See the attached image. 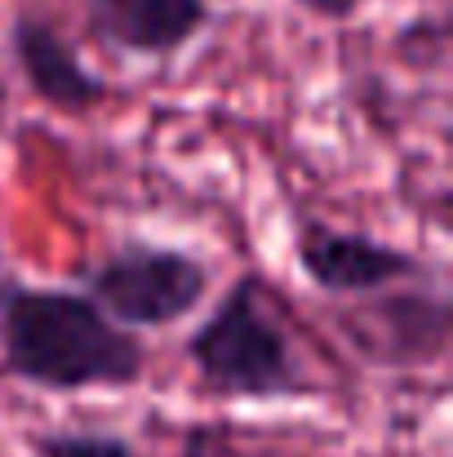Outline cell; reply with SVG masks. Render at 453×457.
I'll return each instance as SVG.
<instances>
[{"label": "cell", "mask_w": 453, "mask_h": 457, "mask_svg": "<svg viewBox=\"0 0 453 457\" xmlns=\"http://www.w3.org/2000/svg\"><path fill=\"white\" fill-rule=\"evenodd\" d=\"M187 364L200 386L222 400H298L315 386L258 276H240L196 324L187 337Z\"/></svg>", "instance_id": "7a4b0ae2"}, {"label": "cell", "mask_w": 453, "mask_h": 457, "mask_svg": "<svg viewBox=\"0 0 453 457\" xmlns=\"http://www.w3.org/2000/svg\"><path fill=\"white\" fill-rule=\"evenodd\" d=\"M36 457H138L125 436L112 431H49L31 445Z\"/></svg>", "instance_id": "ba28073f"}, {"label": "cell", "mask_w": 453, "mask_h": 457, "mask_svg": "<svg viewBox=\"0 0 453 457\" xmlns=\"http://www.w3.org/2000/svg\"><path fill=\"white\" fill-rule=\"evenodd\" d=\"M9 58H13L22 85L49 112L85 116V112H94L107 98V80L94 76L80 62L76 45L45 13H31V9L13 13V22H9Z\"/></svg>", "instance_id": "8992f818"}, {"label": "cell", "mask_w": 453, "mask_h": 457, "mask_svg": "<svg viewBox=\"0 0 453 457\" xmlns=\"http://www.w3.org/2000/svg\"><path fill=\"white\" fill-rule=\"evenodd\" d=\"M294 4H302L315 18H329V22H342V18H351L360 9V0H294Z\"/></svg>", "instance_id": "30bf717a"}, {"label": "cell", "mask_w": 453, "mask_h": 457, "mask_svg": "<svg viewBox=\"0 0 453 457\" xmlns=\"http://www.w3.org/2000/svg\"><path fill=\"white\" fill-rule=\"evenodd\" d=\"M4 369L54 395L121 391L147 373V346L89 294L9 285L0 298Z\"/></svg>", "instance_id": "6da1fadb"}, {"label": "cell", "mask_w": 453, "mask_h": 457, "mask_svg": "<svg viewBox=\"0 0 453 457\" xmlns=\"http://www.w3.org/2000/svg\"><path fill=\"white\" fill-rule=\"evenodd\" d=\"M85 294L125 328H164L187 320L209 294V267L173 245H125L85 271Z\"/></svg>", "instance_id": "3957f363"}, {"label": "cell", "mask_w": 453, "mask_h": 457, "mask_svg": "<svg viewBox=\"0 0 453 457\" xmlns=\"http://www.w3.org/2000/svg\"><path fill=\"white\" fill-rule=\"evenodd\" d=\"M453 306L440 285L432 289H382L365 294V303L342 315V328L351 346L369 364L387 369H432L449 351Z\"/></svg>", "instance_id": "277c9868"}, {"label": "cell", "mask_w": 453, "mask_h": 457, "mask_svg": "<svg viewBox=\"0 0 453 457\" xmlns=\"http://www.w3.org/2000/svg\"><path fill=\"white\" fill-rule=\"evenodd\" d=\"M178 457H263L258 449H249L231 427H218V422H196L187 427Z\"/></svg>", "instance_id": "9c48e42d"}, {"label": "cell", "mask_w": 453, "mask_h": 457, "mask_svg": "<svg viewBox=\"0 0 453 457\" xmlns=\"http://www.w3.org/2000/svg\"><path fill=\"white\" fill-rule=\"evenodd\" d=\"M298 271L329 298H365L391 285H409L423 276V262L378 236L329 227V222H298L294 236Z\"/></svg>", "instance_id": "5b68a950"}, {"label": "cell", "mask_w": 453, "mask_h": 457, "mask_svg": "<svg viewBox=\"0 0 453 457\" xmlns=\"http://www.w3.org/2000/svg\"><path fill=\"white\" fill-rule=\"evenodd\" d=\"M209 0H85L89 31L107 49L134 58L182 54L209 27Z\"/></svg>", "instance_id": "52a82bcc"}]
</instances>
